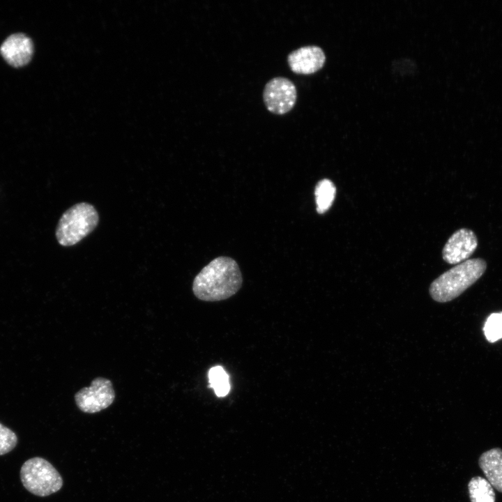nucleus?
I'll return each mask as SVG.
<instances>
[{"mask_svg":"<svg viewBox=\"0 0 502 502\" xmlns=\"http://www.w3.org/2000/svg\"><path fill=\"white\" fill-rule=\"evenodd\" d=\"M486 267V261L480 258L458 264L432 282L429 287L432 298L439 303L455 299L482 275Z\"/></svg>","mask_w":502,"mask_h":502,"instance_id":"nucleus-2","label":"nucleus"},{"mask_svg":"<svg viewBox=\"0 0 502 502\" xmlns=\"http://www.w3.org/2000/svg\"><path fill=\"white\" fill-rule=\"evenodd\" d=\"M242 284V274L236 261L228 257H219L197 275L192 291L201 301H220L236 294Z\"/></svg>","mask_w":502,"mask_h":502,"instance_id":"nucleus-1","label":"nucleus"},{"mask_svg":"<svg viewBox=\"0 0 502 502\" xmlns=\"http://www.w3.org/2000/svg\"><path fill=\"white\" fill-rule=\"evenodd\" d=\"M325 61L324 50L317 45L301 47L291 52L287 56L291 71L301 75L314 73L324 66Z\"/></svg>","mask_w":502,"mask_h":502,"instance_id":"nucleus-8","label":"nucleus"},{"mask_svg":"<svg viewBox=\"0 0 502 502\" xmlns=\"http://www.w3.org/2000/svg\"><path fill=\"white\" fill-rule=\"evenodd\" d=\"M33 51L31 40L22 33L10 36L0 48V52L4 59L14 67L26 65L30 61Z\"/></svg>","mask_w":502,"mask_h":502,"instance_id":"nucleus-9","label":"nucleus"},{"mask_svg":"<svg viewBox=\"0 0 502 502\" xmlns=\"http://www.w3.org/2000/svg\"><path fill=\"white\" fill-rule=\"evenodd\" d=\"M478 464L492 487L502 493V449L494 448L484 452Z\"/></svg>","mask_w":502,"mask_h":502,"instance_id":"nucleus-10","label":"nucleus"},{"mask_svg":"<svg viewBox=\"0 0 502 502\" xmlns=\"http://www.w3.org/2000/svg\"><path fill=\"white\" fill-rule=\"evenodd\" d=\"M485 335L489 342L502 338V312L493 313L487 319L483 328Z\"/></svg>","mask_w":502,"mask_h":502,"instance_id":"nucleus-14","label":"nucleus"},{"mask_svg":"<svg viewBox=\"0 0 502 502\" xmlns=\"http://www.w3.org/2000/svg\"><path fill=\"white\" fill-rule=\"evenodd\" d=\"M297 91L294 83L284 77H275L265 85L263 100L266 109L275 114H284L294 106Z\"/></svg>","mask_w":502,"mask_h":502,"instance_id":"nucleus-6","label":"nucleus"},{"mask_svg":"<svg viewBox=\"0 0 502 502\" xmlns=\"http://www.w3.org/2000/svg\"><path fill=\"white\" fill-rule=\"evenodd\" d=\"M471 502H495L496 494L489 482L481 477H473L468 483Z\"/></svg>","mask_w":502,"mask_h":502,"instance_id":"nucleus-11","label":"nucleus"},{"mask_svg":"<svg viewBox=\"0 0 502 502\" xmlns=\"http://www.w3.org/2000/svg\"><path fill=\"white\" fill-rule=\"evenodd\" d=\"M335 192V186L330 180L324 178L317 183L314 189V195L317 211L319 213H324L330 208L334 201Z\"/></svg>","mask_w":502,"mask_h":502,"instance_id":"nucleus-12","label":"nucleus"},{"mask_svg":"<svg viewBox=\"0 0 502 502\" xmlns=\"http://www.w3.org/2000/svg\"><path fill=\"white\" fill-rule=\"evenodd\" d=\"M114 399L112 381L100 376L93 379L90 386L80 389L75 395L78 409L86 413H95L107 409Z\"/></svg>","mask_w":502,"mask_h":502,"instance_id":"nucleus-5","label":"nucleus"},{"mask_svg":"<svg viewBox=\"0 0 502 502\" xmlns=\"http://www.w3.org/2000/svg\"><path fill=\"white\" fill-rule=\"evenodd\" d=\"M478 246L475 233L469 229L462 228L452 234L445 244L442 257L450 264H457L468 260Z\"/></svg>","mask_w":502,"mask_h":502,"instance_id":"nucleus-7","label":"nucleus"},{"mask_svg":"<svg viewBox=\"0 0 502 502\" xmlns=\"http://www.w3.org/2000/svg\"><path fill=\"white\" fill-rule=\"evenodd\" d=\"M17 443V436L10 429L0 423V455L10 452Z\"/></svg>","mask_w":502,"mask_h":502,"instance_id":"nucleus-15","label":"nucleus"},{"mask_svg":"<svg viewBox=\"0 0 502 502\" xmlns=\"http://www.w3.org/2000/svg\"><path fill=\"white\" fill-rule=\"evenodd\" d=\"M23 486L38 496H47L59 491L63 481L59 472L47 459L35 457L26 460L20 469Z\"/></svg>","mask_w":502,"mask_h":502,"instance_id":"nucleus-4","label":"nucleus"},{"mask_svg":"<svg viewBox=\"0 0 502 502\" xmlns=\"http://www.w3.org/2000/svg\"><path fill=\"white\" fill-rule=\"evenodd\" d=\"M99 216L94 206L86 202L76 204L59 220L56 237L63 246H72L89 234L97 226Z\"/></svg>","mask_w":502,"mask_h":502,"instance_id":"nucleus-3","label":"nucleus"},{"mask_svg":"<svg viewBox=\"0 0 502 502\" xmlns=\"http://www.w3.org/2000/svg\"><path fill=\"white\" fill-rule=\"evenodd\" d=\"M208 381L218 397L226 396L230 390L229 376L221 366H215L208 371Z\"/></svg>","mask_w":502,"mask_h":502,"instance_id":"nucleus-13","label":"nucleus"}]
</instances>
